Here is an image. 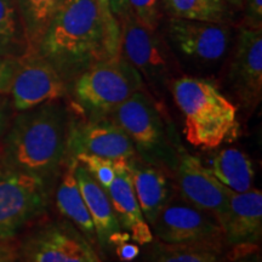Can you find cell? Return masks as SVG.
Instances as JSON below:
<instances>
[{"instance_id":"obj_1","label":"cell","mask_w":262,"mask_h":262,"mask_svg":"<svg viewBox=\"0 0 262 262\" xmlns=\"http://www.w3.org/2000/svg\"><path fill=\"white\" fill-rule=\"evenodd\" d=\"M120 37L104 24L95 0H66L38 51L70 84L93 66L120 56Z\"/></svg>"},{"instance_id":"obj_2","label":"cell","mask_w":262,"mask_h":262,"mask_svg":"<svg viewBox=\"0 0 262 262\" xmlns=\"http://www.w3.org/2000/svg\"><path fill=\"white\" fill-rule=\"evenodd\" d=\"M71 111L61 100L24 111L3 142L0 160L56 185L67 163Z\"/></svg>"},{"instance_id":"obj_3","label":"cell","mask_w":262,"mask_h":262,"mask_svg":"<svg viewBox=\"0 0 262 262\" xmlns=\"http://www.w3.org/2000/svg\"><path fill=\"white\" fill-rule=\"evenodd\" d=\"M169 90L182 114L183 135L189 145L216 149L237 137V106L214 81L181 75L171 81Z\"/></svg>"},{"instance_id":"obj_4","label":"cell","mask_w":262,"mask_h":262,"mask_svg":"<svg viewBox=\"0 0 262 262\" xmlns=\"http://www.w3.org/2000/svg\"><path fill=\"white\" fill-rule=\"evenodd\" d=\"M110 117L125 131L139 158L172 176L185 147L165 106L148 89L131 95Z\"/></svg>"},{"instance_id":"obj_5","label":"cell","mask_w":262,"mask_h":262,"mask_svg":"<svg viewBox=\"0 0 262 262\" xmlns=\"http://www.w3.org/2000/svg\"><path fill=\"white\" fill-rule=\"evenodd\" d=\"M142 89H147L142 77L120 55L93 66L72 81L70 110L84 119L107 118Z\"/></svg>"},{"instance_id":"obj_6","label":"cell","mask_w":262,"mask_h":262,"mask_svg":"<svg viewBox=\"0 0 262 262\" xmlns=\"http://www.w3.org/2000/svg\"><path fill=\"white\" fill-rule=\"evenodd\" d=\"M54 183L0 160V241H14L41 217L54 195Z\"/></svg>"},{"instance_id":"obj_7","label":"cell","mask_w":262,"mask_h":262,"mask_svg":"<svg viewBox=\"0 0 262 262\" xmlns=\"http://www.w3.org/2000/svg\"><path fill=\"white\" fill-rule=\"evenodd\" d=\"M122 31L120 54L139 72L157 100L169 90L176 67L168 42L157 31L145 27L130 12L118 19Z\"/></svg>"},{"instance_id":"obj_8","label":"cell","mask_w":262,"mask_h":262,"mask_svg":"<svg viewBox=\"0 0 262 262\" xmlns=\"http://www.w3.org/2000/svg\"><path fill=\"white\" fill-rule=\"evenodd\" d=\"M18 262H103L88 238L62 219L40 222L17 245Z\"/></svg>"},{"instance_id":"obj_9","label":"cell","mask_w":262,"mask_h":262,"mask_svg":"<svg viewBox=\"0 0 262 262\" xmlns=\"http://www.w3.org/2000/svg\"><path fill=\"white\" fill-rule=\"evenodd\" d=\"M153 237L168 245H204L220 249L224 235L217 219L182 198L178 191L150 226Z\"/></svg>"},{"instance_id":"obj_10","label":"cell","mask_w":262,"mask_h":262,"mask_svg":"<svg viewBox=\"0 0 262 262\" xmlns=\"http://www.w3.org/2000/svg\"><path fill=\"white\" fill-rule=\"evenodd\" d=\"M164 33L169 48L201 67H211L224 61L233 42V29L227 24L169 17Z\"/></svg>"},{"instance_id":"obj_11","label":"cell","mask_w":262,"mask_h":262,"mask_svg":"<svg viewBox=\"0 0 262 262\" xmlns=\"http://www.w3.org/2000/svg\"><path fill=\"white\" fill-rule=\"evenodd\" d=\"M10 94L16 111L32 110L68 96V84L39 52L27 51L17 58Z\"/></svg>"},{"instance_id":"obj_12","label":"cell","mask_w":262,"mask_h":262,"mask_svg":"<svg viewBox=\"0 0 262 262\" xmlns=\"http://www.w3.org/2000/svg\"><path fill=\"white\" fill-rule=\"evenodd\" d=\"M227 71L229 89L247 112L262 98V29L239 26Z\"/></svg>"},{"instance_id":"obj_13","label":"cell","mask_w":262,"mask_h":262,"mask_svg":"<svg viewBox=\"0 0 262 262\" xmlns=\"http://www.w3.org/2000/svg\"><path fill=\"white\" fill-rule=\"evenodd\" d=\"M79 153L112 160L130 159L136 156L129 136L112 118L84 119L71 111L67 142L68 159L74 158Z\"/></svg>"},{"instance_id":"obj_14","label":"cell","mask_w":262,"mask_h":262,"mask_svg":"<svg viewBox=\"0 0 262 262\" xmlns=\"http://www.w3.org/2000/svg\"><path fill=\"white\" fill-rule=\"evenodd\" d=\"M172 180L176 191L185 201L209 211L219 222L224 219L232 191L212 175L198 157L183 149L172 173Z\"/></svg>"},{"instance_id":"obj_15","label":"cell","mask_w":262,"mask_h":262,"mask_svg":"<svg viewBox=\"0 0 262 262\" xmlns=\"http://www.w3.org/2000/svg\"><path fill=\"white\" fill-rule=\"evenodd\" d=\"M219 224L226 245L235 251L256 248L262 237V192H231L227 212Z\"/></svg>"},{"instance_id":"obj_16","label":"cell","mask_w":262,"mask_h":262,"mask_svg":"<svg viewBox=\"0 0 262 262\" xmlns=\"http://www.w3.org/2000/svg\"><path fill=\"white\" fill-rule=\"evenodd\" d=\"M74 173L81 195L90 212L96 233V243L100 250L107 254L117 245L129 242L131 239L129 232L123 229L118 221L107 192L78 162L75 164Z\"/></svg>"},{"instance_id":"obj_17","label":"cell","mask_w":262,"mask_h":262,"mask_svg":"<svg viewBox=\"0 0 262 262\" xmlns=\"http://www.w3.org/2000/svg\"><path fill=\"white\" fill-rule=\"evenodd\" d=\"M127 160H114L116 178L108 188L107 194L122 228L129 232L130 238L137 245H147L152 243L155 237L136 199Z\"/></svg>"},{"instance_id":"obj_18","label":"cell","mask_w":262,"mask_h":262,"mask_svg":"<svg viewBox=\"0 0 262 262\" xmlns=\"http://www.w3.org/2000/svg\"><path fill=\"white\" fill-rule=\"evenodd\" d=\"M127 162L140 209L147 224L152 226L160 210L175 194L172 176L158 166L143 162L137 156Z\"/></svg>"},{"instance_id":"obj_19","label":"cell","mask_w":262,"mask_h":262,"mask_svg":"<svg viewBox=\"0 0 262 262\" xmlns=\"http://www.w3.org/2000/svg\"><path fill=\"white\" fill-rule=\"evenodd\" d=\"M75 164L77 159L70 158L62 170L54 189L55 205L63 219L79 229L91 244L97 245L93 220L75 179Z\"/></svg>"},{"instance_id":"obj_20","label":"cell","mask_w":262,"mask_h":262,"mask_svg":"<svg viewBox=\"0 0 262 262\" xmlns=\"http://www.w3.org/2000/svg\"><path fill=\"white\" fill-rule=\"evenodd\" d=\"M208 169L225 187L234 193L253 188L255 170L250 157L234 147L216 150L209 159Z\"/></svg>"},{"instance_id":"obj_21","label":"cell","mask_w":262,"mask_h":262,"mask_svg":"<svg viewBox=\"0 0 262 262\" xmlns=\"http://www.w3.org/2000/svg\"><path fill=\"white\" fill-rule=\"evenodd\" d=\"M66 0H14L27 51H38L51 22Z\"/></svg>"},{"instance_id":"obj_22","label":"cell","mask_w":262,"mask_h":262,"mask_svg":"<svg viewBox=\"0 0 262 262\" xmlns=\"http://www.w3.org/2000/svg\"><path fill=\"white\" fill-rule=\"evenodd\" d=\"M169 17L233 25L235 11L226 0H162Z\"/></svg>"},{"instance_id":"obj_23","label":"cell","mask_w":262,"mask_h":262,"mask_svg":"<svg viewBox=\"0 0 262 262\" xmlns=\"http://www.w3.org/2000/svg\"><path fill=\"white\" fill-rule=\"evenodd\" d=\"M147 262H222L220 249L204 245L164 244Z\"/></svg>"},{"instance_id":"obj_24","label":"cell","mask_w":262,"mask_h":262,"mask_svg":"<svg viewBox=\"0 0 262 262\" xmlns=\"http://www.w3.org/2000/svg\"><path fill=\"white\" fill-rule=\"evenodd\" d=\"M19 26L21 24L14 0H0V54L2 55L14 56L10 54V48H15L19 42L26 47L24 41H19Z\"/></svg>"},{"instance_id":"obj_25","label":"cell","mask_w":262,"mask_h":262,"mask_svg":"<svg viewBox=\"0 0 262 262\" xmlns=\"http://www.w3.org/2000/svg\"><path fill=\"white\" fill-rule=\"evenodd\" d=\"M77 162L83 165L86 171L93 176L95 181L102 187L104 191H108L116 178V164L114 160L102 158V157L79 153L74 157Z\"/></svg>"},{"instance_id":"obj_26","label":"cell","mask_w":262,"mask_h":262,"mask_svg":"<svg viewBox=\"0 0 262 262\" xmlns=\"http://www.w3.org/2000/svg\"><path fill=\"white\" fill-rule=\"evenodd\" d=\"M129 12L145 27L157 31L160 19V0H126Z\"/></svg>"},{"instance_id":"obj_27","label":"cell","mask_w":262,"mask_h":262,"mask_svg":"<svg viewBox=\"0 0 262 262\" xmlns=\"http://www.w3.org/2000/svg\"><path fill=\"white\" fill-rule=\"evenodd\" d=\"M17 56L0 54V95L10 94L12 79L17 67Z\"/></svg>"},{"instance_id":"obj_28","label":"cell","mask_w":262,"mask_h":262,"mask_svg":"<svg viewBox=\"0 0 262 262\" xmlns=\"http://www.w3.org/2000/svg\"><path fill=\"white\" fill-rule=\"evenodd\" d=\"M244 17L241 26L262 29V0H243Z\"/></svg>"},{"instance_id":"obj_29","label":"cell","mask_w":262,"mask_h":262,"mask_svg":"<svg viewBox=\"0 0 262 262\" xmlns=\"http://www.w3.org/2000/svg\"><path fill=\"white\" fill-rule=\"evenodd\" d=\"M98 10H100V14L102 16L104 24L107 25V27L114 33H119L122 34L120 31V25L118 22L116 16H114L112 8H111V0H95Z\"/></svg>"},{"instance_id":"obj_30","label":"cell","mask_w":262,"mask_h":262,"mask_svg":"<svg viewBox=\"0 0 262 262\" xmlns=\"http://www.w3.org/2000/svg\"><path fill=\"white\" fill-rule=\"evenodd\" d=\"M114 253H116L117 257L119 258L120 261L131 262L139 257L140 247L136 243L125 242V243L117 245V247L114 248Z\"/></svg>"},{"instance_id":"obj_31","label":"cell","mask_w":262,"mask_h":262,"mask_svg":"<svg viewBox=\"0 0 262 262\" xmlns=\"http://www.w3.org/2000/svg\"><path fill=\"white\" fill-rule=\"evenodd\" d=\"M0 262H18L17 247L12 244V241H0Z\"/></svg>"},{"instance_id":"obj_32","label":"cell","mask_w":262,"mask_h":262,"mask_svg":"<svg viewBox=\"0 0 262 262\" xmlns=\"http://www.w3.org/2000/svg\"><path fill=\"white\" fill-rule=\"evenodd\" d=\"M111 8H112V11L117 19L122 18L123 16H125L129 12L126 0H111Z\"/></svg>"},{"instance_id":"obj_33","label":"cell","mask_w":262,"mask_h":262,"mask_svg":"<svg viewBox=\"0 0 262 262\" xmlns=\"http://www.w3.org/2000/svg\"><path fill=\"white\" fill-rule=\"evenodd\" d=\"M6 130V116L4 111L0 110V140H2L3 134L5 133Z\"/></svg>"},{"instance_id":"obj_34","label":"cell","mask_w":262,"mask_h":262,"mask_svg":"<svg viewBox=\"0 0 262 262\" xmlns=\"http://www.w3.org/2000/svg\"><path fill=\"white\" fill-rule=\"evenodd\" d=\"M229 5L233 6L234 9H237L238 11L239 10L243 9V0H226Z\"/></svg>"},{"instance_id":"obj_35","label":"cell","mask_w":262,"mask_h":262,"mask_svg":"<svg viewBox=\"0 0 262 262\" xmlns=\"http://www.w3.org/2000/svg\"><path fill=\"white\" fill-rule=\"evenodd\" d=\"M238 262H261V256L260 255H254V256L242 258V260Z\"/></svg>"}]
</instances>
